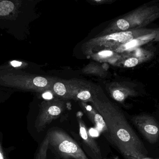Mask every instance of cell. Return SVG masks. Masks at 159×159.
<instances>
[{
	"instance_id": "1",
	"label": "cell",
	"mask_w": 159,
	"mask_h": 159,
	"mask_svg": "<svg viewBox=\"0 0 159 159\" xmlns=\"http://www.w3.org/2000/svg\"><path fill=\"white\" fill-rule=\"evenodd\" d=\"M93 107L105 122V137L125 159H142L146 157L147 150L143 142L129 124L121 110L109 102L94 99Z\"/></svg>"
},
{
	"instance_id": "8",
	"label": "cell",
	"mask_w": 159,
	"mask_h": 159,
	"mask_svg": "<svg viewBox=\"0 0 159 159\" xmlns=\"http://www.w3.org/2000/svg\"><path fill=\"white\" fill-rule=\"evenodd\" d=\"M136 93L134 91L128 88H118L111 91V95L114 100L119 102H123L129 96H134Z\"/></svg>"
},
{
	"instance_id": "19",
	"label": "cell",
	"mask_w": 159,
	"mask_h": 159,
	"mask_svg": "<svg viewBox=\"0 0 159 159\" xmlns=\"http://www.w3.org/2000/svg\"><path fill=\"white\" fill-rule=\"evenodd\" d=\"M156 159H159V158H156Z\"/></svg>"
},
{
	"instance_id": "17",
	"label": "cell",
	"mask_w": 159,
	"mask_h": 159,
	"mask_svg": "<svg viewBox=\"0 0 159 159\" xmlns=\"http://www.w3.org/2000/svg\"><path fill=\"white\" fill-rule=\"evenodd\" d=\"M113 159H120V158L119 157H117V156H115V157H113Z\"/></svg>"
},
{
	"instance_id": "7",
	"label": "cell",
	"mask_w": 159,
	"mask_h": 159,
	"mask_svg": "<svg viewBox=\"0 0 159 159\" xmlns=\"http://www.w3.org/2000/svg\"><path fill=\"white\" fill-rule=\"evenodd\" d=\"M82 107L85 114L87 115L90 121L93 125L101 130L103 135L106 134L107 132L105 122L99 112L94 108L86 104H82Z\"/></svg>"
},
{
	"instance_id": "11",
	"label": "cell",
	"mask_w": 159,
	"mask_h": 159,
	"mask_svg": "<svg viewBox=\"0 0 159 159\" xmlns=\"http://www.w3.org/2000/svg\"><path fill=\"white\" fill-rule=\"evenodd\" d=\"M48 148V141L46 137L44 139L39 149L38 153L40 154L41 159H47V152Z\"/></svg>"
},
{
	"instance_id": "13",
	"label": "cell",
	"mask_w": 159,
	"mask_h": 159,
	"mask_svg": "<svg viewBox=\"0 0 159 159\" xmlns=\"http://www.w3.org/2000/svg\"><path fill=\"white\" fill-rule=\"evenodd\" d=\"M117 26L120 30H121L125 31L129 30L130 28L129 24V22L124 18L119 19L116 22Z\"/></svg>"
},
{
	"instance_id": "4",
	"label": "cell",
	"mask_w": 159,
	"mask_h": 159,
	"mask_svg": "<svg viewBox=\"0 0 159 159\" xmlns=\"http://www.w3.org/2000/svg\"><path fill=\"white\" fill-rule=\"evenodd\" d=\"M133 123L150 143H157L159 138V125L155 118L140 115L131 118Z\"/></svg>"
},
{
	"instance_id": "10",
	"label": "cell",
	"mask_w": 159,
	"mask_h": 159,
	"mask_svg": "<svg viewBox=\"0 0 159 159\" xmlns=\"http://www.w3.org/2000/svg\"><path fill=\"white\" fill-rule=\"evenodd\" d=\"M54 92L59 96L63 97L67 94V89L66 87L63 83L61 82H57L54 85Z\"/></svg>"
},
{
	"instance_id": "15",
	"label": "cell",
	"mask_w": 159,
	"mask_h": 159,
	"mask_svg": "<svg viewBox=\"0 0 159 159\" xmlns=\"http://www.w3.org/2000/svg\"><path fill=\"white\" fill-rule=\"evenodd\" d=\"M0 159H7L1 143H0Z\"/></svg>"
},
{
	"instance_id": "18",
	"label": "cell",
	"mask_w": 159,
	"mask_h": 159,
	"mask_svg": "<svg viewBox=\"0 0 159 159\" xmlns=\"http://www.w3.org/2000/svg\"><path fill=\"white\" fill-rule=\"evenodd\" d=\"M142 159H152L150 158L145 157V158H143Z\"/></svg>"
},
{
	"instance_id": "2",
	"label": "cell",
	"mask_w": 159,
	"mask_h": 159,
	"mask_svg": "<svg viewBox=\"0 0 159 159\" xmlns=\"http://www.w3.org/2000/svg\"><path fill=\"white\" fill-rule=\"evenodd\" d=\"M46 138L48 147L63 159H89L77 143L67 133L54 127L48 130Z\"/></svg>"
},
{
	"instance_id": "12",
	"label": "cell",
	"mask_w": 159,
	"mask_h": 159,
	"mask_svg": "<svg viewBox=\"0 0 159 159\" xmlns=\"http://www.w3.org/2000/svg\"><path fill=\"white\" fill-rule=\"evenodd\" d=\"M143 61H144L143 60L139 58H136V57H132V58L126 60L124 62V64L125 67L131 68V67L136 66L140 63Z\"/></svg>"
},
{
	"instance_id": "6",
	"label": "cell",
	"mask_w": 159,
	"mask_h": 159,
	"mask_svg": "<svg viewBox=\"0 0 159 159\" xmlns=\"http://www.w3.org/2000/svg\"><path fill=\"white\" fill-rule=\"evenodd\" d=\"M80 114L81 113H80L76 116L80 137L84 143L91 151L94 159H103L100 147L95 140L89 134L86 125L82 119V115Z\"/></svg>"
},
{
	"instance_id": "16",
	"label": "cell",
	"mask_w": 159,
	"mask_h": 159,
	"mask_svg": "<svg viewBox=\"0 0 159 159\" xmlns=\"http://www.w3.org/2000/svg\"><path fill=\"white\" fill-rule=\"evenodd\" d=\"M43 97L44 98H46V99H49L52 98V95L51 93H49V92H47V93H45L43 95Z\"/></svg>"
},
{
	"instance_id": "14",
	"label": "cell",
	"mask_w": 159,
	"mask_h": 159,
	"mask_svg": "<svg viewBox=\"0 0 159 159\" xmlns=\"http://www.w3.org/2000/svg\"><path fill=\"white\" fill-rule=\"evenodd\" d=\"M99 55L102 57H107L112 56L113 52L110 50H103L99 52Z\"/></svg>"
},
{
	"instance_id": "5",
	"label": "cell",
	"mask_w": 159,
	"mask_h": 159,
	"mask_svg": "<svg viewBox=\"0 0 159 159\" xmlns=\"http://www.w3.org/2000/svg\"><path fill=\"white\" fill-rule=\"evenodd\" d=\"M159 16V9L157 7H142L125 19L130 27L145 26Z\"/></svg>"
},
{
	"instance_id": "9",
	"label": "cell",
	"mask_w": 159,
	"mask_h": 159,
	"mask_svg": "<svg viewBox=\"0 0 159 159\" xmlns=\"http://www.w3.org/2000/svg\"><path fill=\"white\" fill-rule=\"evenodd\" d=\"M73 97L82 101H92V96L89 91L84 90L79 91L76 94H73Z\"/></svg>"
},
{
	"instance_id": "3",
	"label": "cell",
	"mask_w": 159,
	"mask_h": 159,
	"mask_svg": "<svg viewBox=\"0 0 159 159\" xmlns=\"http://www.w3.org/2000/svg\"><path fill=\"white\" fill-rule=\"evenodd\" d=\"M65 108V103L61 101L42 103L34 123V127L37 131L40 132L44 130L51 122L61 116Z\"/></svg>"
}]
</instances>
